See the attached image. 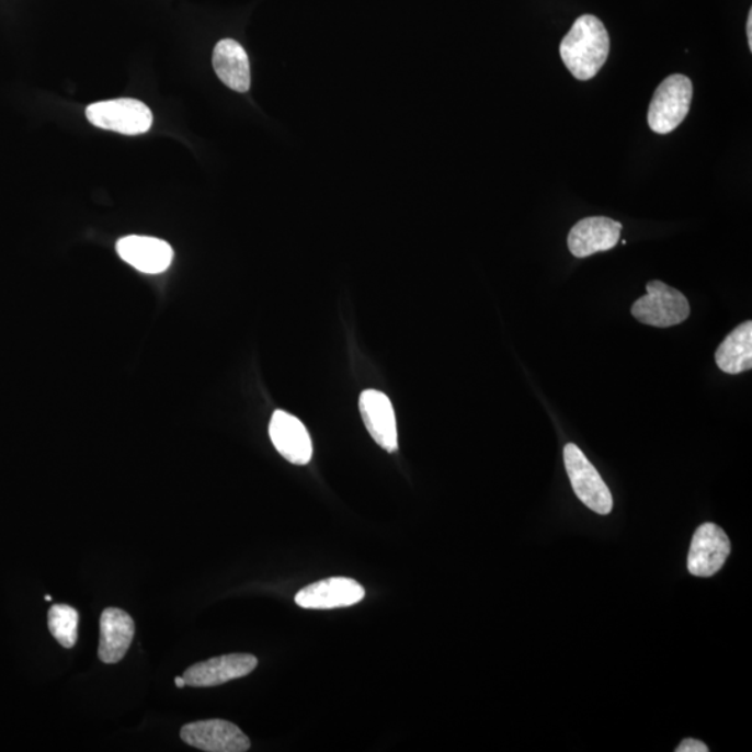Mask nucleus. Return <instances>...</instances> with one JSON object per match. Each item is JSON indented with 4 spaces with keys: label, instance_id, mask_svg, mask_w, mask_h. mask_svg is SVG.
<instances>
[{
    "label": "nucleus",
    "instance_id": "obj_5",
    "mask_svg": "<svg viewBox=\"0 0 752 752\" xmlns=\"http://www.w3.org/2000/svg\"><path fill=\"white\" fill-rule=\"evenodd\" d=\"M87 118L96 127L126 136L147 133L153 122L149 107L141 101L130 98L92 104L87 107Z\"/></svg>",
    "mask_w": 752,
    "mask_h": 752
},
{
    "label": "nucleus",
    "instance_id": "obj_3",
    "mask_svg": "<svg viewBox=\"0 0 752 752\" xmlns=\"http://www.w3.org/2000/svg\"><path fill=\"white\" fill-rule=\"evenodd\" d=\"M631 314L641 323L669 328L686 321L690 304L676 288L661 281H652L647 285V295L633 304Z\"/></svg>",
    "mask_w": 752,
    "mask_h": 752
},
{
    "label": "nucleus",
    "instance_id": "obj_8",
    "mask_svg": "<svg viewBox=\"0 0 752 752\" xmlns=\"http://www.w3.org/2000/svg\"><path fill=\"white\" fill-rule=\"evenodd\" d=\"M259 666V659L250 653H230L208 659L190 666L183 679L190 687H215L240 677L249 676Z\"/></svg>",
    "mask_w": 752,
    "mask_h": 752
},
{
    "label": "nucleus",
    "instance_id": "obj_12",
    "mask_svg": "<svg viewBox=\"0 0 752 752\" xmlns=\"http://www.w3.org/2000/svg\"><path fill=\"white\" fill-rule=\"evenodd\" d=\"M360 413L369 435L383 449L398 451V426L388 396L374 389L364 390L360 396Z\"/></svg>",
    "mask_w": 752,
    "mask_h": 752
},
{
    "label": "nucleus",
    "instance_id": "obj_9",
    "mask_svg": "<svg viewBox=\"0 0 752 752\" xmlns=\"http://www.w3.org/2000/svg\"><path fill=\"white\" fill-rule=\"evenodd\" d=\"M365 596L363 585L346 577H332L298 591L296 604L304 609H337L358 604Z\"/></svg>",
    "mask_w": 752,
    "mask_h": 752
},
{
    "label": "nucleus",
    "instance_id": "obj_16",
    "mask_svg": "<svg viewBox=\"0 0 752 752\" xmlns=\"http://www.w3.org/2000/svg\"><path fill=\"white\" fill-rule=\"evenodd\" d=\"M716 364L726 374L738 375L752 368V322L745 321L730 332L715 354Z\"/></svg>",
    "mask_w": 752,
    "mask_h": 752
},
{
    "label": "nucleus",
    "instance_id": "obj_7",
    "mask_svg": "<svg viewBox=\"0 0 752 752\" xmlns=\"http://www.w3.org/2000/svg\"><path fill=\"white\" fill-rule=\"evenodd\" d=\"M730 555V539L719 525L705 523L695 532L690 546L687 568L695 577H713Z\"/></svg>",
    "mask_w": 752,
    "mask_h": 752
},
{
    "label": "nucleus",
    "instance_id": "obj_17",
    "mask_svg": "<svg viewBox=\"0 0 752 752\" xmlns=\"http://www.w3.org/2000/svg\"><path fill=\"white\" fill-rule=\"evenodd\" d=\"M79 612L69 605L58 604L50 607L48 612L49 631L61 647L73 648L77 642V628H79Z\"/></svg>",
    "mask_w": 752,
    "mask_h": 752
},
{
    "label": "nucleus",
    "instance_id": "obj_10",
    "mask_svg": "<svg viewBox=\"0 0 752 752\" xmlns=\"http://www.w3.org/2000/svg\"><path fill=\"white\" fill-rule=\"evenodd\" d=\"M622 229L620 221L605 216L585 218L571 229L568 237L569 250L577 259L609 251L619 243Z\"/></svg>",
    "mask_w": 752,
    "mask_h": 752
},
{
    "label": "nucleus",
    "instance_id": "obj_1",
    "mask_svg": "<svg viewBox=\"0 0 752 752\" xmlns=\"http://www.w3.org/2000/svg\"><path fill=\"white\" fill-rule=\"evenodd\" d=\"M609 49V34L604 23L595 15L584 14L561 41L560 56L577 80L589 81L604 67Z\"/></svg>",
    "mask_w": 752,
    "mask_h": 752
},
{
    "label": "nucleus",
    "instance_id": "obj_6",
    "mask_svg": "<svg viewBox=\"0 0 752 752\" xmlns=\"http://www.w3.org/2000/svg\"><path fill=\"white\" fill-rule=\"evenodd\" d=\"M180 738L189 745L207 752H246L250 739L228 720L210 719L184 725Z\"/></svg>",
    "mask_w": 752,
    "mask_h": 752
},
{
    "label": "nucleus",
    "instance_id": "obj_19",
    "mask_svg": "<svg viewBox=\"0 0 752 752\" xmlns=\"http://www.w3.org/2000/svg\"><path fill=\"white\" fill-rule=\"evenodd\" d=\"M747 38H749L750 49L752 50V10H750L749 20H747Z\"/></svg>",
    "mask_w": 752,
    "mask_h": 752
},
{
    "label": "nucleus",
    "instance_id": "obj_14",
    "mask_svg": "<svg viewBox=\"0 0 752 752\" xmlns=\"http://www.w3.org/2000/svg\"><path fill=\"white\" fill-rule=\"evenodd\" d=\"M98 657L107 664L121 662L130 648L136 625L127 612L107 607L101 615Z\"/></svg>",
    "mask_w": 752,
    "mask_h": 752
},
{
    "label": "nucleus",
    "instance_id": "obj_18",
    "mask_svg": "<svg viewBox=\"0 0 752 752\" xmlns=\"http://www.w3.org/2000/svg\"><path fill=\"white\" fill-rule=\"evenodd\" d=\"M677 752H708V747L695 739H686L676 749Z\"/></svg>",
    "mask_w": 752,
    "mask_h": 752
},
{
    "label": "nucleus",
    "instance_id": "obj_13",
    "mask_svg": "<svg viewBox=\"0 0 752 752\" xmlns=\"http://www.w3.org/2000/svg\"><path fill=\"white\" fill-rule=\"evenodd\" d=\"M118 255L128 265L144 273H162L173 260V250L167 241L156 237L127 236L117 241Z\"/></svg>",
    "mask_w": 752,
    "mask_h": 752
},
{
    "label": "nucleus",
    "instance_id": "obj_20",
    "mask_svg": "<svg viewBox=\"0 0 752 752\" xmlns=\"http://www.w3.org/2000/svg\"><path fill=\"white\" fill-rule=\"evenodd\" d=\"M174 684H176V687H178V688H183V687L187 686V684H185L183 677H176V679H174Z\"/></svg>",
    "mask_w": 752,
    "mask_h": 752
},
{
    "label": "nucleus",
    "instance_id": "obj_21",
    "mask_svg": "<svg viewBox=\"0 0 752 752\" xmlns=\"http://www.w3.org/2000/svg\"><path fill=\"white\" fill-rule=\"evenodd\" d=\"M45 600H46V601H53V596H50V595H45Z\"/></svg>",
    "mask_w": 752,
    "mask_h": 752
},
{
    "label": "nucleus",
    "instance_id": "obj_11",
    "mask_svg": "<svg viewBox=\"0 0 752 752\" xmlns=\"http://www.w3.org/2000/svg\"><path fill=\"white\" fill-rule=\"evenodd\" d=\"M273 446L287 462L306 466L312 458V442L303 422L286 411L276 410L270 424Z\"/></svg>",
    "mask_w": 752,
    "mask_h": 752
},
{
    "label": "nucleus",
    "instance_id": "obj_15",
    "mask_svg": "<svg viewBox=\"0 0 752 752\" xmlns=\"http://www.w3.org/2000/svg\"><path fill=\"white\" fill-rule=\"evenodd\" d=\"M213 65L215 73L229 89L247 92L251 86L250 60L243 46L235 39H221L216 44Z\"/></svg>",
    "mask_w": 752,
    "mask_h": 752
},
{
    "label": "nucleus",
    "instance_id": "obj_4",
    "mask_svg": "<svg viewBox=\"0 0 752 752\" xmlns=\"http://www.w3.org/2000/svg\"><path fill=\"white\" fill-rule=\"evenodd\" d=\"M565 466L577 498L597 514H609L613 498L604 480L589 458L574 443L565 446Z\"/></svg>",
    "mask_w": 752,
    "mask_h": 752
},
{
    "label": "nucleus",
    "instance_id": "obj_2",
    "mask_svg": "<svg viewBox=\"0 0 752 752\" xmlns=\"http://www.w3.org/2000/svg\"><path fill=\"white\" fill-rule=\"evenodd\" d=\"M693 101V82L687 76H669L658 87L648 111L652 132L668 134L676 130L687 117Z\"/></svg>",
    "mask_w": 752,
    "mask_h": 752
}]
</instances>
